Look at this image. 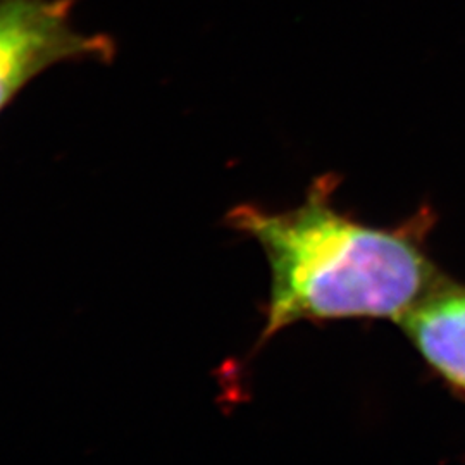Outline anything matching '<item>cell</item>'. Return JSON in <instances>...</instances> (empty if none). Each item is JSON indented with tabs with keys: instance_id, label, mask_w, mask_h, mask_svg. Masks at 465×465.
I'll use <instances>...</instances> for the list:
<instances>
[{
	"instance_id": "cell-1",
	"label": "cell",
	"mask_w": 465,
	"mask_h": 465,
	"mask_svg": "<svg viewBox=\"0 0 465 465\" xmlns=\"http://www.w3.org/2000/svg\"><path fill=\"white\" fill-rule=\"evenodd\" d=\"M336 184L338 176L322 174L290 211L238 205L228 214L234 230L262 247L271 269L261 345L300 321L399 322L447 278L426 245L434 223L430 207L395 228H376L334 205Z\"/></svg>"
},
{
	"instance_id": "cell-2",
	"label": "cell",
	"mask_w": 465,
	"mask_h": 465,
	"mask_svg": "<svg viewBox=\"0 0 465 465\" xmlns=\"http://www.w3.org/2000/svg\"><path fill=\"white\" fill-rule=\"evenodd\" d=\"M74 0H0V111L35 76L64 61L111 63L116 44L107 35L71 26Z\"/></svg>"
},
{
	"instance_id": "cell-3",
	"label": "cell",
	"mask_w": 465,
	"mask_h": 465,
	"mask_svg": "<svg viewBox=\"0 0 465 465\" xmlns=\"http://www.w3.org/2000/svg\"><path fill=\"white\" fill-rule=\"evenodd\" d=\"M397 324L426 364L465 393V284L445 278Z\"/></svg>"
}]
</instances>
